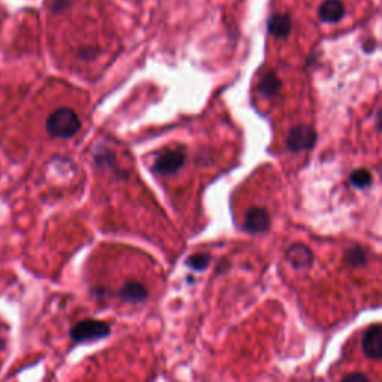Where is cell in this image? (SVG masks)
Instances as JSON below:
<instances>
[{
  "instance_id": "cell-4",
  "label": "cell",
  "mask_w": 382,
  "mask_h": 382,
  "mask_svg": "<svg viewBox=\"0 0 382 382\" xmlns=\"http://www.w3.org/2000/svg\"><path fill=\"white\" fill-rule=\"evenodd\" d=\"M316 142V132L312 125L300 124L293 127L287 136V148L293 152L312 150Z\"/></svg>"
},
{
  "instance_id": "cell-13",
  "label": "cell",
  "mask_w": 382,
  "mask_h": 382,
  "mask_svg": "<svg viewBox=\"0 0 382 382\" xmlns=\"http://www.w3.org/2000/svg\"><path fill=\"white\" fill-rule=\"evenodd\" d=\"M115 159V152L109 148H97L94 152V161L99 168H111Z\"/></svg>"
},
{
  "instance_id": "cell-14",
  "label": "cell",
  "mask_w": 382,
  "mask_h": 382,
  "mask_svg": "<svg viewBox=\"0 0 382 382\" xmlns=\"http://www.w3.org/2000/svg\"><path fill=\"white\" fill-rule=\"evenodd\" d=\"M350 183L356 188H366L372 184V175L366 169L354 170L350 177Z\"/></svg>"
},
{
  "instance_id": "cell-2",
  "label": "cell",
  "mask_w": 382,
  "mask_h": 382,
  "mask_svg": "<svg viewBox=\"0 0 382 382\" xmlns=\"http://www.w3.org/2000/svg\"><path fill=\"white\" fill-rule=\"evenodd\" d=\"M109 332H111V327H109L106 323L96 321V320H86L72 327L70 338L74 342L81 343V342H88L94 339H102L109 334Z\"/></svg>"
},
{
  "instance_id": "cell-6",
  "label": "cell",
  "mask_w": 382,
  "mask_h": 382,
  "mask_svg": "<svg viewBox=\"0 0 382 382\" xmlns=\"http://www.w3.org/2000/svg\"><path fill=\"white\" fill-rule=\"evenodd\" d=\"M270 227V215L265 208L254 206L245 215V229L250 233H263Z\"/></svg>"
},
{
  "instance_id": "cell-19",
  "label": "cell",
  "mask_w": 382,
  "mask_h": 382,
  "mask_svg": "<svg viewBox=\"0 0 382 382\" xmlns=\"http://www.w3.org/2000/svg\"><path fill=\"white\" fill-rule=\"evenodd\" d=\"M5 348H6V342L3 338H0V352L5 351Z\"/></svg>"
},
{
  "instance_id": "cell-18",
  "label": "cell",
  "mask_w": 382,
  "mask_h": 382,
  "mask_svg": "<svg viewBox=\"0 0 382 382\" xmlns=\"http://www.w3.org/2000/svg\"><path fill=\"white\" fill-rule=\"evenodd\" d=\"M342 382H370L366 375L356 372V374H348L342 378Z\"/></svg>"
},
{
  "instance_id": "cell-9",
  "label": "cell",
  "mask_w": 382,
  "mask_h": 382,
  "mask_svg": "<svg viewBox=\"0 0 382 382\" xmlns=\"http://www.w3.org/2000/svg\"><path fill=\"white\" fill-rule=\"evenodd\" d=\"M345 15V6L341 0H325L318 9V17L324 23H338Z\"/></svg>"
},
{
  "instance_id": "cell-15",
  "label": "cell",
  "mask_w": 382,
  "mask_h": 382,
  "mask_svg": "<svg viewBox=\"0 0 382 382\" xmlns=\"http://www.w3.org/2000/svg\"><path fill=\"white\" fill-rule=\"evenodd\" d=\"M209 261H211V256H209V254L200 252V254H194V256H191L187 260V265L194 270H203L209 265Z\"/></svg>"
},
{
  "instance_id": "cell-7",
  "label": "cell",
  "mask_w": 382,
  "mask_h": 382,
  "mask_svg": "<svg viewBox=\"0 0 382 382\" xmlns=\"http://www.w3.org/2000/svg\"><path fill=\"white\" fill-rule=\"evenodd\" d=\"M118 296L125 303L138 305L145 302L148 299V290L143 284L138 283V281H127L118 291Z\"/></svg>"
},
{
  "instance_id": "cell-17",
  "label": "cell",
  "mask_w": 382,
  "mask_h": 382,
  "mask_svg": "<svg viewBox=\"0 0 382 382\" xmlns=\"http://www.w3.org/2000/svg\"><path fill=\"white\" fill-rule=\"evenodd\" d=\"M70 2L69 0H51V11H54L56 14H60L63 11H66V9L69 8Z\"/></svg>"
},
{
  "instance_id": "cell-12",
  "label": "cell",
  "mask_w": 382,
  "mask_h": 382,
  "mask_svg": "<svg viewBox=\"0 0 382 382\" xmlns=\"http://www.w3.org/2000/svg\"><path fill=\"white\" fill-rule=\"evenodd\" d=\"M345 265L350 266V268H363L368 263V256L366 252L363 251L361 248L359 247H352L350 248L347 252H345Z\"/></svg>"
},
{
  "instance_id": "cell-5",
  "label": "cell",
  "mask_w": 382,
  "mask_h": 382,
  "mask_svg": "<svg viewBox=\"0 0 382 382\" xmlns=\"http://www.w3.org/2000/svg\"><path fill=\"white\" fill-rule=\"evenodd\" d=\"M382 330L381 324L370 325L363 334V351L370 360H379L382 356Z\"/></svg>"
},
{
  "instance_id": "cell-11",
  "label": "cell",
  "mask_w": 382,
  "mask_h": 382,
  "mask_svg": "<svg viewBox=\"0 0 382 382\" xmlns=\"http://www.w3.org/2000/svg\"><path fill=\"white\" fill-rule=\"evenodd\" d=\"M281 87H283V83H281V79L275 75V72L269 70L260 79V83H259V93L263 97H274L275 94L279 93Z\"/></svg>"
},
{
  "instance_id": "cell-10",
  "label": "cell",
  "mask_w": 382,
  "mask_h": 382,
  "mask_svg": "<svg viewBox=\"0 0 382 382\" xmlns=\"http://www.w3.org/2000/svg\"><path fill=\"white\" fill-rule=\"evenodd\" d=\"M269 33L278 39H285L291 30V20L285 14H275L269 18L268 23Z\"/></svg>"
},
{
  "instance_id": "cell-1",
  "label": "cell",
  "mask_w": 382,
  "mask_h": 382,
  "mask_svg": "<svg viewBox=\"0 0 382 382\" xmlns=\"http://www.w3.org/2000/svg\"><path fill=\"white\" fill-rule=\"evenodd\" d=\"M81 129V121L75 111L69 108H59L47 120V132L51 138L68 139L75 136Z\"/></svg>"
},
{
  "instance_id": "cell-16",
  "label": "cell",
  "mask_w": 382,
  "mask_h": 382,
  "mask_svg": "<svg viewBox=\"0 0 382 382\" xmlns=\"http://www.w3.org/2000/svg\"><path fill=\"white\" fill-rule=\"evenodd\" d=\"M99 50L96 47H81L78 50V57L81 60H86V61H92L96 59Z\"/></svg>"
},
{
  "instance_id": "cell-3",
  "label": "cell",
  "mask_w": 382,
  "mask_h": 382,
  "mask_svg": "<svg viewBox=\"0 0 382 382\" xmlns=\"http://www.w3.org/2000/svg\"><path fill=\"white\" fill-rule=\"evenodd\" d=\"M187 154L184 148H169L163 150L157 154L156 161H154V170L160 175L174 174L184 166Z\"/></svg>"
},
{
  "instance_id": "cell-8",
  "label": "cell",
  "mask_w": 382,
  "mask_h": 382,
  "mask_svg": "<svg viewBox=\"0 0 382 382\" xmlns=\"http://www.w3.org/2000/svg\"><path fill=\"white\" fill-rule=\"evenodd\" d=\"M285 259L296 269H306L312 265V252L306 245L293 243L285 252Z\"/></svg>"
}]
</instances>
